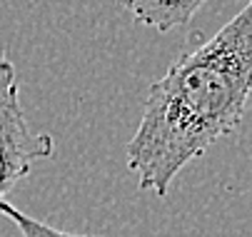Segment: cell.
<instances>
[{
    "mask_svg": "<svg viewBox=\"0 0 252 237\" xmlns=\"http://www.w3.org/2000/svg\"><path fill=\"white\" fill-rule=\"evenodd\" d=\"M250 92L252 0L148 88L140 125L127 143V170L137 175V190L165 197L183 167L242 125Z\"/></svg>",
    "mask_w": 252,
    "mask_h": 237,
    "instance_id": "1",
    "label": "cell"
},
{
    "mask_svg": "<svg viewBox=\"0 0 252 237\" xmlns=\"http://www.w3.org/2000/svg\"><path fill=\"white\" fill-rule=\"evenodd\" d=\"M55 152L48 132H32L18 95L15 65L0 58V202L40 162Z\"/></svg>",
    "mask_w": 252,
    "mask_h": 237,
    "instance_id": "2",
    "label": "cell"
},
{
    "mask_svg": "<svg viewBox=\"0 0 252 237\" xmlns=\"http://www.w3.org/2000/svg\"><path fill=\"white\" fill-rule=\"evenodd\" d=\"M125 10L132 13L135 23L155 28L160 32H167L172 28H180L192 20V15L202 8L200 0H192V3H153V0H130V3H123Z\"/></svg>",
    "mask_w": 252,
    "mask_h": 237,
    "instance_id": "3",
    "label": "cell"
},
{
    "mask_svg": "<svg viewBox=\"0 0 252 237\" xmlns=\"http://www.w3.org/2000/svg\"><path fill=\"white\" fill-rule=\"evenodd\" d=\"M0 212H3L18 230L23 237H105V235H83V232H65V230H58L43 220H35L30 215H25L23 210L13 207L8 200L0 202Z\"/></svg>",
    "mask_w": 252,
    "mask_h": 237,
    "instance_id": "4",
    "label": "cell"
}]
</instances>
